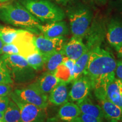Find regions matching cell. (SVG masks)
Segmentation results:
<instances>
[{"instance_id": "6da1fadb", "label": "cell", "mask_w": 122, "mask_h": 122, "mask_svg": "<svg viewBox=\"0 0 122 122\" xmlns=\"http://www.w3.org/2000/svg\"><path fill=\"white\" fill-rule=\"evenodd\" d=\"M117 63L113 55L100 47L91 50L83 75L89 79L97 100L106 97L107 86L115 79Z\"/></svg>"}, {"instance_id": "7a4b0ae2", "label": "cell", "mask_w": 122, "mask_h": 122, "mask_svg": "<svg viewBox=\"0 0 122 122\" xmlns=\"http://www.w3.org/2000/svg\"><path fill=\"white\" fill-rule=\"evenodd\" d=\"M0 20L14 26L22 27L39 34L40 21L19 2L0 5Z\"/></svg>"}, {"instance_id": "3957f363", "label": "cell", "mask_w": 122, "mask_h": 122, "mask_svg": "<svg viewBox=\"0 0 122 122\" xmlns=\"http://www.w3.org/2000/svg\"><path fill=\"white\" fill-rule=\"evenodd\" d=\"M19 2L40 22H58L66 16L65 11L49 0H19Z\"/></svg>"}, {"instance_id": "277c9868", "label": "cell", "mask_w": 122, "mask_h": 122, "mask_svg": "<svg viewBox=\"0 0 122 122\" xmlns=\"http://www.w3.org/2000/svg\"><path fill=\"white\" fill-rule=\"evenodd\" d=\"M66 14L72 36L83 39L92 22L93 14L91 10L83 4H76L68 7Z\"/></svg>"}, {"instance_id": "5b68a950", "label": "cell", "mask_w": 122, "mask_h": 122, "mask_svg": "<svg viewBox=\"0 0 122 122\" xmlns=\"http://www.w3.org/2000/svg\"><path fill=\"white\" fill-rule=\"evenodd\" d=\"M12 79L18 82H25L32 79L35 70L31 67L23 56L20 54H1Z\"/></svg>"}, {"instance_id": "8992f818", "label": "cell", "mask_w": 122, "mask_h": 122, "mask_svg": "<svg viewBox=\"0 0 122 122\" xmlns=\"http://www.w3.org/2000/svg\"><path fill=\"white\" fill-rule=\"evenodd\" d=\"M16 96L23 101L46 109L49 104L48 96L40 89L36 83L30 84L22 89H16Z\"/></svg>"}, {"instance_id": "52a82bcc", "label": "cell", "mask_w": 122, "mask_h": 122, "mask_svg": "<svg viewBox=\"0 0 122 122\" xmlns=\"http://www.w3.org/2000/svg\"><path fill=\"white\" fill-rule=\"evenodd\" d=\"M11 98L19 107L23 122H45V109L23 101L15 93L11 94Z\"/></svg>"}, {"instance_id": "ba28073f", "label": "cell", "mask_w": 122, "mask_h": 122, "mask_svg": "<svg viewBox=\"0 0 122 122\" xmlns=\"http://www.w3.org/2000/svg\"><path fill=\"white\" fill-rule=\"evenodd\" d=\"M66 40L65 37L49 39L44 37L42 35H34L33 38V42L36 50L43 56L61 51Z\"/></svg>"}, {"instance_id": "9c48e42d", "label": "cell", "mask_w": 122, "mask_h": 122, "mask_svg": "<svg viewBox=\"0 0 122 122\" xmlns=\"http://www.w3.org/2000/svg\"><path fill=\"white\" fill-rule=\"evenodd\" d=\"M106 26L104 21L102 19L94 20L85 37L86 40L85 45L88 50L91 51L100 47L106 37Z\"/></svg>"}, {"instance_id": "30bf717a", "label": "cell", "mask_w": 122, "mask_h": 122, "mask_svg": "<svg viewBox=\"0 0 122 122\" xmlns=\"http://www.w3.org/2000/svg\"><path fill=\"white\" fill-rule=\"evenodd\" d=\"M92 90V85L89 79L84 75L81 76L73 81L68 96L70 100L74 102L88 97Z\"/></svg>"}, {"instance_id": "8fae6325", "label": "cell", "mask_w": 122, "mask_h": 122, "mask_svg": "<svg viewBox=\"0 0 122 122\" xmlns=\"http://www.w3.org/2000/svg\"><path fill=\"white\" fill-rule=\"evenodd\" d=\"M88 50L83 39L72 36L68 42H66L61 51L65 57L76 61Z\"/></svg>"}, {"instance_id": "7c38bea8", "label": "cell", "mask_w": 122, "mask_h": 122, "mask_svg": "<svg viewBox=\"0 0 122 122\" xmlns=\"http://www.w3.org/2000/svg\"><path fill=\"white\" fill-rule=\"evenodd\" d=\"M39 30L44 37L49 39L65 37L69 32L67 24L62 20L41 24Z\"/></svg>"}, {"instance_id": "4fadbf2b", "label": "cell", "mask_w": 122, "mask_h": 122, "mask_svg": "<svg viewBox=\"0 0 122 122\" xmlns=\"http://www.w3.org/2000/svg\"><path fill=\"white\" fill-rule=\"evenodd\" d=\"M106 37L114 48L122 45V20L116 18L110 20L106 27Z\"/></svg>"}, {"instance_id": "5bb4252c", "label": "cell", "mask_w": 122, "mask_h": 122, "mask_svg": "<svg viewBox=\"0 0 122 122\" xmlns=\"http://www.w3.org/2000/svg\"><path fill=\"white\" fill-rule=\"evenodd\" d=\"M67 84L60 80L49 94V101L56 106H61L68 102L69 93Z\"/></svg>"}, {"instance_id": "9a60e30c", "label": "cell", "mask_w": 122, "mask_h": 122, "mask_svg": "<svg viewBox=\"0 0 122 122\" xmlns=\"http://www.w3.org/2000/svg\"><path fill=\"white\" fill-rule=\"evenodd\" d=\"M80 115V110L76 103L67 102L60 106L57 117L61 122H74Z\"/></svg>"}, {"instance_id": "2e32d148", "label": "cell", "mask_w": 122, "mask_h": 122, "mask_svg": "<svg viewBox=\"0 0 122 122\" xmlns=\"http://www.w3.org/2000/svg\"><path fill=\"white\" fill-rule=\"evenodd\" d=\"M80 110L81 114L92 116L100 119L103 120L104 114L100 105L96 104L89 97H86L76 102Z\"/></svg>"}, {"instance_id": "e0dca14e", "label": "cell", "mask_w": 122, "mask_h": 122, "mask_svg": "<svg viewBox=\"0 0 122 122\" xmlns=\"http://www.w3.org/2000/svg\"><path fill=\"white\" fill-rule=\"evenodd\" d=\"M97 100L102 110L105 118L107 120L114 119L120 121L122 117V109L120 107L108 100L106 97Z\"/></svg>"}, {"instance_id": "ac0fdd59", "label": "cell", "mask_w": 122, "mask_h": 122, "mask_svg": "<svg viewBox=\"0 0 122 122\" xmlns=\"http://www.w3.org/2000/svg\"><path fill=\"white\" fill-rule=\"evenodd\" d=\"M106 98L122 109V80L115 79L107 85Z\"/></svg>"}, {"instance_id": "d6986e66", "label": "cell", "mask_w": 122, "mask_h": 122, "mask_svg": "<svg viewBox=\"0 0 122 122\" xmlns=\"http://www.w3.org/2000/svg\"><path fill=\"white\" fill-rule=\"evenodd\" d=\"M59 81L54 73L45 72L38 78L36 84L44 94L48 95Z\"/></svg>"}, {"instance_id": "ffe728a7", "label": "cell", "mask_w": 122, "mask_h": 122, "mask_svg": "<svg viewBox=\"0 0 122 122\" xmlns=\"http://www.w3.org/2000/svg\"><path fill=\"white\" fill-rule=\"evenodd\" d=\"M44 57V65L43 69L45 72L54 73L58 66L63 63L65 57L61 51L50 54Z\"/></svg>"}, {"instance_id": "44dd1931", "label": "cell", "mask_w": 122, "mask_h": 122, "mask_svg": "<svg viewBox=\"0 0 122 122\" xmlns=\"http://www.w3.org/2000/svg\"><path fill=\"white\" fill-rule=\"evenodd\" d=\"M23 30L0 25V39L4 44H13Z\"/></svg>"}, {"instance_id": "7402d4cb", "label": "cell", "mask_w": 122, "mask_h": 122, "mask_svg": "<svg viewBox=\"0 0 122 122\" xmlns=\"http://www.w3.org/2000/svg\"><path fill=\"white\" fill-rule=\"evenodd\" d=\"M4 119L5 122H23L19 107L13 100H10L5 111Z\"/></svg>"}, {"instance_id": "603a6c76", "label": "cell", "mask_w": 122, "mask_h": 122, "mask_svg": "<svg viewBox=\"0 0 122 122\" xmlns=\"http://www.w3.org/2000/svg\"><path fill=\"white\" fill-rule=\"evenodd\" d=\"M91 51H86V52L79 57L77 60L75 61L74 65V72L73 81L80 77L83 75L86 65H87L88 59H89L90 54Z\"/></svg>"}, {"instance_id": "cb8c5ba5", "label": "cell", "mask_w": 122, "mask_h": 122, "mask_svg": "<svg viewBox=\"0 0 122 122\" xmlns=\"http://www.w3.org/2000/svg\"><path fill=\"white\" fill-rule=\"evenodd\" d=\"M29 65L35 71L42 70L44 65V57L38 51L29 54L25 57Z\"/></svg>"}, {"instance_id": "d4e9b609", "label": "cell", "mask_w": 122, "mask_h": 122, "mask_svg": "<svg viewBox=\"0 0 122 122\" xmlns=\"http://www.w3.org/2000/svg\"><path fill=\"white\" fill-rule=\"evenodd\" d=\"M54 74L58 79L66 83L72 81V77L71 71L69 68L63 63L58 66Z\"/></svg>"}, {"instance_id": "484cf974", "label": "cell", "mask_w": 122, "mask_h": 122, "mask_svg": "<svg viewBox=\"0 0 122 122\" xmlns=\"http://www.w3.org/2000/svg\"><path fill=\"white\" fill-rule=\"evenodd\" d=\"M0 83L9 84L13 83V80L10 76L9 70L1 57H0Z\"/></svg>"}, {"instance_id": "4316f807", "label": "cell", "mask_w": 122, "mask_h": 122, "mask_svg": "<svg viewBox=\"0 0 122 122\" xmlns=\"http://www.w3.org/2000/svg\"><path fill=\"white\" fill-rule=\"evenodd\" d=\"M11 87L9 84L0 83V97L7 96L11 93Z\"/></svg>"}, {"instance_id": "83f0119b", "label": "cell", "mask_w": 122, "mask_h": 122, "mask_svg": "<svg viewBox=\"0 0 122 122\" xmlns=\"http://www.w3.org/2000/svg\"><path fill=\"white\" fill-rule=\"evenodd\" d=\"M10 99L7 96L0 97V112L4 113L8 106Z\"/></svg>"}, {"instance_id": "f1b7e54d", "label": "cell", "mask_w": 122, "mask_h": 122, "mask_svg": "<svg viewBox=\"0 0 122 122\" xmlns=\"http://www.w3.org/2000/svg\"><path fill=\"white\" fill-rule=\"evenodd\" d=\"M75 61L72 60V59L68 58L65 57L63 59V63L65 66H66L67 67L69 68L70 71H71V75L72 77V81L74 79V65Z\"/></svg>"}, {"instance_id": "f546056e", "label": "cell", "mask_w": 122, "mask_h": 122, "mask_svg": "<svg viewBox=\"0 0 122 122\" xmlns=\"http://www.w3.org/2000/svg\"><path fill=\"white\" fill-rule=\"evenodd\" d=\"M79 118L83 122H103V120L102 119H100L92 116L85 114H81Z\"/></svg>"}, {"instance_id": "4dcf8cb0", "label": "cell", "mask_w": 122, "mask_h": 122, "mask_svg": "<svg viewBox=\"0 0 122 122\" xmlns=\"http://www.w3.org/2000/svg\"><path fill=\"white\" fill-rule=\"evenodd\" d=\"M115 77L117 79L122 80V59L119 61L117 63V67L115 70Z\"/></svg>"}, {"instance_id": "1f68e13d", "label": "cell", "mask_w": 122, "mask_h": 122, "mask_svg": "<svg viewBox=\"0 0 122 122\" xmlns=\"http://www.w3.org/2000/svg\"><path fill=\"white\" fill-rule=\"evenodd\" d=\"M117 51V56L120 59H122V45L119 47H117V48H114Z\"/></svg>"}, {"instance_id": "d6a6232c", "label": "cell", "mask_w": 122, "mask_h": 122, "mask_svg": "<svg viewBox=\"0 0 122 122\" xmlns=\"http://www.w3.org/2000/svg\"><path fill=\"white\" fill-rule=\"evenodd\" d=\"M58 4H63V5H66L68 4V2H70V1H71L72 0H54Z\"/></svg>"}, {"instance_id": "836d02e7", "label": "cell", "mask_w": 122, "mask_h": 122, "mask_svg": "<svg viewBox=\"0 0 122 122\" xmlns=\"http://www.w3.org/2000/svg\"><path fill=\"white\" fill-rule=\"evenodd\" d=\"M0 122H5L4 119V113L0 112Z\"/></svg>"}, {"instance_id": "e575fe53", "label": "cell", "mask_w": 122, "mask_h": 122, "mask_svg": "<svg viewBox=\"0 0 122 122\" xmlns=\"http://www.w3.org/2000/svg\"><path fill=\"white\" fill-rule=\"evenodd\" d=\"M4 42H3L2 41V40L0 39V51H1V49H2V47H3V46H4Z\"/></svg>"}, {"instance_id": "d590c367", "label": "cell", "mask_w": 122, "mask_h": 122, "mask_svg": "<svg viewBox=\"0 0 122 122\" xmlns=\"http://www.w3.org/2000/svg\"><path fill=\"white\" fill-rule=\"evenodd\" d=\"M74 122H83L82 121V120L80 119V118L79 117V118H77V119H76L75 120Z\"/></svg>"}, {"instance_id": "8d00e7d4", "label": "cell", "mask_w": 122, "mask_h": 122, "mask_svg": "<svg viewBox=\"0 0 122 122\" xmlns=\"http://www.w3.org/2000/svg\"><path fill=\"white\" fill-rule=\"evenodd\" d=\"M108 122H120V121H118V120H117L111 119V120H108Z\"/></svg>"}, {"instance_id": "74e56055", "label": "cell", "mask_w": 122, "mask_h": 122, "mask_svg": "<svg viewBox=\"0 0 122 122\" xmlns=\"http://www.w3.org/2000/svg\"><path fill=\"white\" fill-rule=\"evenodd\" d=\"M10 1V0H0V3H3V2H6L7 1Z\"/></svg>"}, {"instance_id": "f35d334b", "label": "cell", "mask_w": 122, "mask_h": 122, "mask_svg": "<svg viewBox=\"0 0 122 122\" xmlns=\"http://www.w3.org/2000/svg\"><path fill=\"white\" fill-rule=\"evenodd\" d=\"M120 4H121V5L122 6V0H120Z\"/></svg>"}, {"instance_id": "ab89813d", "label": "cell", "mask_w": 122, "mask_h": 122, "mask_svg": "<svg viewBox=\"0 0 122 122\" xmlns=\"http://www.w3.org/2000/svg\"><path fill=\"white\" fill-rule=\"evenodd\" d=\"M120 122H122V118H121V120H120Z\"/></svg>"}, {"instance_id": "60d3db41", "label": "cell", "mask_w": 122, "mask_h": 122, "mask_svg": "<svg viewBox=\"0 0 122 122\" xmlns=\"http://www.w3.org/2000/svg\"><path fill=\"white\" fill-rule=\"evenodd\" d=\"M98 1H104V0H98Z\"/></svg>"}]
</instances>
